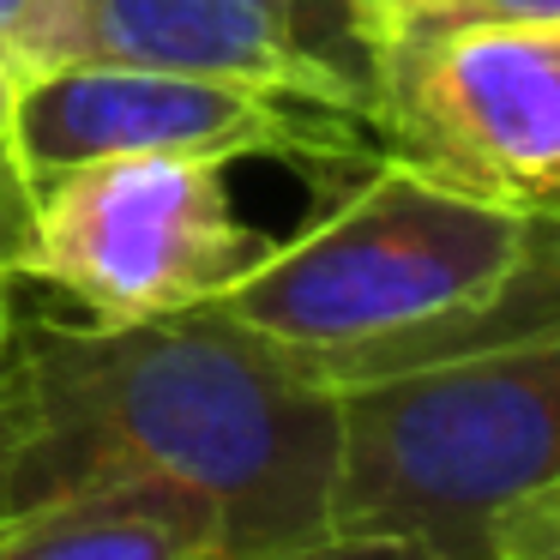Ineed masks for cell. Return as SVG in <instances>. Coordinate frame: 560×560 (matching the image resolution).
Segmentation results:
<instances>
[{
	"label": "cell",
	"mask_w": 560,
	"mask_h": 560,
	"mask_svg": "<svg viewBox=\"0 0 560 560\" xmlns=\"http://www.w3.org/2000/svg\"><path fill=\"white\" fill-rule=\"evenodd\" d=\"M55 61L235 79L368 121L362 55L319 37L314 0H55Z\"/></svg>",
	"instance_id": "6"
},
{
	"label": "cell",
	"mask_w": 560,
	"mask_h": 560,
	"mask_svg": "<svg viewBox=\"0 0 560 560\" xmlns=\"http://www.w3.org/2000/svg\"><path fill=\"white\" fill-rule=\"evenodd\" d=\"M428 0H338V13H343V31H350L355 49H374L380 37H392L398 25H410L416 13H422Z\"/></svg>",
	"instance_id": "14"
},
{
	"label": "cell",
	"mask_w": 560,
	"mask_h": 560,
	"mask_svg": "<svg viewBox=\"0 0 560 560\" xmlns=\"http://www.w3.org/2000/svg\"><path fill=\"white\" fill-rule=\"evenodd\" d=\"M0 560H230L223 518L182 482H103L0 518Z\"/></svg>",
	"instance_id": "7"
},
{
	"label": "cell",
	"mask_w": 560,
	"mask_h": 560,
	"mask_svg": "<svg viewBox=\"0 0 560 560\" xmlns=\"http://www.w3.org/2000/svg\"><path fill=\"white\" fill-rule=\"evenodd\" d=\"M25 218H31V175L0 145V290L19 283L13 266H19V242H25Z\"/></svg>",
	"instance_id": "13"
},
{
	"label": "cell",
	"mask_w": 560,
	"mask_h": 560,
	"mask_svg": "<svg viewBox=\"0 0 560 560\" xmlns=\"http://www.w3.org/2000/svg\"><path fill=\"white\" fill-rule=\"evenodd\" d=\"M560 476V326L338 392L331 530L488 560L506 506Z\"/></svg>",
	"instance_id": "2"
},
{
	"label": "cell",
	"mask_w": 560,
	"mask_h": 560,
	"mask_svg": "<svg viewBox=\"0 0 560 560\" xmlns=\"http://www.w3.org/2000/svg\"><path fill=\"white\" fill-rule=\"evenodd\" d=\"M0 307H7V290H0Z\"/></svg>",
	"instance_id": "17"
},
{
	"label": "cell",
	"mask_w": 560,
	"mask_h": 560,
	"mask_svg": "<svg viewBox=\"0 0 560 560\" xmlns=\"http://www.w3.org/2000/svg\"><path fill=\"white\" fill-rule=\"evenodd\" d=\"M410 25H560V0H428Z\"/></svg>",
	"instance_id": "10"
},
{
	"label": "cell",
	"mask_w": 560,
	"mask_h": 560,
	"mask_svg": "<svg viewBox=\"0 0 560 560\" xmlns=\"http://www.w3.org/2000/svg\"><path fill=\"white\" fill-rule=\"evenodd\" d=\"M266 247L235 218L223 163L97 158L31 182L13 278L67 295L91 326H145L211 307Z\"/></svg>",
	"instance_id": "3"
},
{
	"label": "cell",
	"mask_w": 560,
	"mask_h": 560,
	"mask_svg": "<svg viewBox=\"0 0 560 560\" xmlns=\"http://www.w3.org/2000/svg\"><path fill=\"white\" fill-rule=\"evenodd\" d=\"M488 560H560V476L500 512L488 530Z\"/></svg>",
	"instance_id": "8"
},
{
	"label": "cell",
	"mask_w": 560,
	"mask_h": 560,
	"mask_svg": "<svg viewBox=\"0 0 560 560\" xmlns=\"http://www.w3.org/2000/svg\"><path fill=\"white\" fill-rule=\"evenodd\" d=\"M19 67L0 55V145H7V133H13V103H19Z\"/></svg>",
	"instance_id": "15"
},
{
	"label": "cell",
	"mask_w": 560,
	"mask_h": 560,
	"mask_svg": "<svg viewBox=\"0 0 560 560\" xmlns=\"http://www.w3.org/2000/svg\"><path fill=\"white\" fill-rule=\"evenodd\" d=\"M19 458H25V380L13 343L0 338V518L19 512Z\"/></svg>",
	"instance_id": "11"
},
{
	"label": "cell",
	"mask_w": 560,
	"mask_h": 560,
	"mask_svg": "<svg viewBox=\"0 0 560 560\" xmlns=\"http://www.w3.org/2000/svg\"><path fill=\"white\" fill-rule=\"evenodd\" d=\"M7 151L31 182L97 158H199L223 170L247 158H278L295 170L343 175L380 163V139L343 109L235 79L115 61H55L25 73Z\"/></svg>",
	"instance_id": "4"
},
{
	"label": "cell",
	"mask_w": 560,
	"mask_h": 560,
	"mask_svg": "<svg viewBox=\"0 0 560 560\" xmlns=\"http://www.w3.org/2000/svg\"><path fill=\"white\" fill-rule=\"evenodd\" d=\"M362 79L386 158L494 199L560 182V25H410L362 55Z\"/></svg>",
	"instance_id": "5"
},
{
	"label": "cell",
	"mask_w": 560,
	"mask_h": 560,
	"mask_svg": "<svg viewBox=\"0 0 560 560\" xmlns=\"http://www.w3.org/2000/svg\"><path fill=\"white\" fill-rule=\"evenodd\" d=\"M259 560H470V555H452V548H440V542H422V536L331 530V536H319V542L278 548V555H259Z\"/></svg>",
	"instance_id": "9"
},
{
	"label": "cell",
	"mask_w": 560,
	"mask_h": 560,
	"mask_svg": "<svg viewBox=\"0 0 560 560\" xmlns=\"http://www.w3.org/2000/svg\"><path fill=\"white\" fill-rule=\"evenodd\" d=\"M25 380L19 512L103 482H182L230 560L331 536L338 392L295 374L218 302L145 326L0 314Z\"/></svg>",
	"instance_id": "1"
},
{
	"label": "cell",
	"mask_w": 560,
	"mask_h": 560,
	"mask_svg": "<svg viewBox=\"0 0 560 560\" xmlns=\"http://www.w3.org/2000/svg\"><path fill=\"white\" fill-rule=\"evenodd\" d=\"M49 25H55V0H0V55L19 73H37L49 61Z\"/></svg>",
	"instance_id": "12"
},
{
	"label": "cell",
	"mask_w": 560,
	"mask_h": 560,
	"mask_svg": "<svg viewBox=\"0 0 560 560\" xmlns=\"http://www.w3.org/2000/svg\"><path fill=\"white\" fill-rule=\"evenodd\" d=\"M542 206H560V182H548V187H542Z\"/></svg>",
	"instance_id": "16"
}]
</instances>
